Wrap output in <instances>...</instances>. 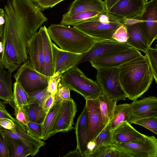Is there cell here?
<instances>
[{
  "label": "cell",
  "instance_id": "8992f818",
  "mask_svg": "<svg viewBox=\"0 0 157 157\" xmlns=\"http://www.w3.org/2000/svg\"><path fill=\"white\" fill-rule=\"evenodd\" d=\"M97 70L96 82L103 94L117 102L125 100L126 96L119 80L117 67L99 68Z\"/></svg>",
  "mask_w": 157,
  "mask_h": 157
},
{
  "label": "cell",
  "instance_id": "e575fe53",
  "mask_svg": "<svg viewBox=\"0 0 157 157\" xmlns=\"http://www.w3.org/2000/svg\"><path fill=\"white\" fill-rule=\"evenodd\" d=\"M29 96V104L37 103L42 106L45 99L51 94L47 88L43 90L28 93Z\"/></svg>",
  "mask_w": 157,
  "mask_h": 157
},
{
  "label": "cell",
  "instance_id": "5b68a950",
  "mask_svg": "<svg viewBox=\"0 0 157 157\" xmlns=\"http://www.w3.org/2000/svg\"><path fill=\"white\" fill-rule=\"evenodd\" d=\"M60 82L80 94L86 100L97 99L103 94L97 82L86 77L76 66L63 74Z\"/></svg>",
  "mask_w": 157,
  "mask_h": 157
},
{
  "label": "cell",
  "instance_id": "ac0fdd59",
  "mask_svg": "<svg viewBox=\"0 0 157 157\" xmlns=\"http://www.w3.org/2000/svg\"><path fill=\"white\" fill-rule=\"evenodd\" d=\"M14 122L16 124V132H13L7 129H2L4 134L20 140L30 148L32 153L31 156H35L45 143L41 140L36 139L28 134L25 127L16 118Z\"/></svg>",
  "mask_w": 157,
  "mask_h": 157
},
{
  "label": "cell",
  "instance_id": "4316f807",
  "mask_svg": "<svg viewBox=\"0 0 157 157\" xmlns=\"http://www.w3.org/2000/svg\"><path fill=\"white\" fill-rule=\"evenodd\" d=\"M103 123L105 127L112 119L117 102L103 94L98 98Z\"/></svg>",
  "mask_w": 157,
  "mask_h": 157
},
{
  "label": "cell",
  "instance_id": "d6a6232c",
  "mask_svg": "<svg viewBox=\"0 0 157 157\" xmlns=\"http://www.w3.org/2000/svg\"><path fill=\"white\" fill-rule=\"evenodd\" d=\"M111 135L112 132L108 124L99 134L94 141L95 144V147L93 151L101 146L112 145L113 142Z\"/></svg>",
  "mask_w": 157,
  "mask_h": 157
},
{
  "label": "cell",
  "instance_id": "7402d4cb",
  "mask_svg": "<svg viewBox=\"0 0 157 157\" xmlns=\"http://www.w3.org/2000/svg\"><path fill=\"white\" fill-rule=\"evenodd\" d=\"M39 31L40 34L42 44L44 58L43 74L51 77L54 74L52 42L45 26L41 27Z\"/></svg>",
  "mask_w": 157,
  "mask_h": 157
},
{
  "label": "cell",
  "instance_id": "f6af8a7d",
  "mask_svg": "<svg viewBox=\"0 0 157 157\" xmlns=\"http://www.w3.org/2000/svg\"><path fill=\"white\" fill-rule=\"evenodd\" d=\"M54 101L55 96L52 94H50L45 100L43 104L42 107L47 113L53 105Z\"/></svg>",
  "mask_w": 157,
  "mask_h": 157
},
{
  "label": "cell",
  "instance_id": "ba28073f",
  "mask_svg": "<svg viewBox=\"0 0 157 157\" xmlns=\"http://www.w3.org/2000/svg\"><path fill=\"white\" fill-rule=\"evenodd\" d=\"M112 147L121 157H157V139L153 136H147L142 142L113 143Z\"/></svg>",
  "mask_w": 157,
  "mask_h": 157
},
{
  "label": "cell",
  "instance_id": "cb8c5ba5",
  "mask_svg": "<svg viewBox=\"0 0 157 157\" xmlns=\"http://www.w3.org/2000/svg\"><path fill=\"white\" fill-rule=\"evenodd\" d=\"M89 11H106L104 2L102 0H75L71 4L68 12L65 14L71 15Z\"/></svg>",
  "mask_w": 157,
  "mask_h": 157
},
{
  "label": "cell",
  "instance_id": "9a60e30c",
  "mask_svg": "<svg viewBox=\"0 0 157 157\" xmlns=\"http://www.w3.org/2000/svg\"><path fill=\"white\" fill-rule=\"evenodd\" d=\"M140 16L135 19H124L123 25L126 27L128 34L126 43L144 52L148 47L141 27Z\"/></svg>",
  "mask_w": 157,
  "mask_h": 157
},
{
  "label": "cell",
  "instance_id": "8d00e7d4",
  "mask_svg": "<svg viewBox=\"0 0 157 157\" xmlns=\"http://www.w3.org/2000/svg\"><path fill=\"white\" fill-rule=\"evenodd\" d=\"M25 128L28 134L36 139L43 140L41 124L29 121Z\"/></svg>",
  "mask_w": 157,
  "mask_h": 157
},
{
  "label": "cell",
  "instance_id": "2e32d148",
  "mask_svg": "<svg viewBox=\"0 0 157 157\" xmlns=\"http://www.w3.org/2000/svg\"><path fill=\"white\" fill-rule=\"evenodd\" d=\"M52 46L54 73L59 72L62 75L70 68L78 64L83 54L64 51L53 43Z\"/></svg>",
  "mask_w": 157,
  "mask_h": 157
},
{
  "label": "cell",
  "instance_id": "7bdbcfd3",
  "mask_svg": "<svg viewBox=\"0 0 157 157\" xmlns=\"http://www.w3.org/2000/svg\"><path fill=\"white\" fill-rule=\"evenodd\" d=\"M57 93L58 96L62 101L67 100L70 98V89L60 82L58 86Z\"/></svg>",
  "mask_w": 157,
  "mask_h": 157
},
{
  "label": "cell",
  "instance_id": "6f0895ef",
  "mask_svg": "<svg viewBox=\"0 0 157 157\" xmlns=\"http://www.w3.org/2000/svg\"></svg>",
  "mask_w": 157,
  "mask_h": 157
},
{
  "label": "cell",
  "instance_id": "4dcf8cb0",
  "mask_svg": "<svg viewBox=\"0 0 157 157\" xmlns=\"http://www.w3.org/2000/svg\"><path fill=\"white\" fill-rule=\"evenodd\" d=\"M13 101L14 107L21 108L29 104V98L28 93L18 82L16 81L13 84Z\"/></svg>",
  "mask_w": 157,
  "mask_h": 157
},
{
  "label": "cell",
  "instance_id": "7a4b0ae2",
  "mask_svg": "<svg viewBox=\"0 0 157 157\" xmlns=\"http://www.w3.org/2000/svg\"><path fill=\"white\" fill-rule=\"evenodd\" d=\"M119 80L127 98L137 99L150 87L153 77L147 56L141 55L117 67Z\"/></svg>",
  "mask_w": 157,
  "mask_h": 157
},
{
  "label": "cell",
  "instance_id": "60d3db41",
  "mask_svg": "<svg viewBox=\"0 0 157 157\" xmlns=\"http://www.w3.org/2000/svg\"><path fill=\"white\" fill-rule=\"evenodd\" d=\"M41 10L52 8L57 4L64 0H32Z\"/></svg>",
  "mask_w": 157,
  "mask_h": 157
},
{
  "label": "cell",
  "instance_id": "f35d334b",
  "mask_svg": "<svg viewBox=\"0 0 157 157\" xmlns=\"http://www.w3.org/2000/svg\"><path fill=\"white\" fill-rule=\"evenodd\" d=\"M62 75L59 72H56L51 77L49 81L48 90L54 96L57 92L58 86L60 82Z\"/></svg>",
  "mask_w": 157,
  "mask_h": 157
},
{
  "label": "cell",
  "instance_id": "f1b7e54d",
  "mask_svg": "<svg viewBox=\"0 0 157 157\" xmlns=\"http://www.w3.org/2000/svg\"><path fill=\"white\" fill-rule=\"evenodd\" d=\"M129 105L128 103L116 105L113 117L108 124L111 132L123 122L128 121Z\"/></svg>",
  "mask_w": 157,
  "mask_h": 157
},
{
  "label": "cell",
  "instance_id": "b9f144b4",
  "mask_svg": "<svg viewBox=\"0 0 157 157\" xmlns=\"http://www.w3.org/2000/svg\"><path fill=\"white\" fill-rule=\"evenodd\" d=\"M0 157H10L8 147L2 129H0Z\"/></svg>",
  "mask_w": 157,
  "mask_h": 157
},
{
  "label": "cell",
  "instance_id": "5bb4252c",
  "mask_svg": "<svg viewBox=\"0 0 157 157\" xmlns=\"http://www.w3.org/2000/svg\"><path fill=\"white\" fill-rule=\"evenodd\" d=\"M88 123V140L94 141L105 128L98 98L86 100Z\"/></svg>",
  "mask_w": 157,
  "mask_h": 157
},
{
  "label": "cell",
  "instance_id": "836d02e7",
  "mask_svg": "<svg viewBox=\"0 0 157 157\" xmlns=\"http://www.w3.org/2000/svg\"><path fill=\"white\" fill-rule=\"evenodd\" d=\"M147 56L152 72L153 78L157 83V49L156 45L155 48L148 47L144 52Z\"/></svg>",
  "mask_w": 157,
  "mask_h": 157
},
{
  "label": "cell",
  "instance_id": "e0dca14e",
  "mask_svg": "<svg viewBox=\"0 0 157 157\" xmlns=\"http://www.w3.org/2000/svg\"><path fill=\"white\" fill-rule=\"evenodd\" d=\"M77 111V105L71 98L62 101L57 121L56 133L67 132L73 129L74 119Z\"/></svg>",
  "mask_w": 157,
  "mask_h": 157
},
{
  "label": "cell",
  "instance_id": "d590c367",
  "mask_svg": "<svg viewBox=\"0 0 157 157\" xmlns=\"http://www.w3.org/2000/svg\"><path fill=\"white\" fill-rule=\"evenodd\" d=\"M132 124L142 126L157 134V116L145 117L135 121Z\"/></svg>",
  "mask_w": 157,
  "mask_h": 157
},
{
  "label": "cell",
  "instance_id": "d4e9b609",
  "mask_svg": "<svg viewBox=\"0 0 157 157\" xmlns=\"http://www.w3.org/2000/svg\"><path fill=\"white\" fill-rule=\"evenodd\" d=\"M11 74L0 64V99L7 103L13 101Z\"/></svg>",
  "mask_w": 157,
  "mask_h": 157
},
{
  "label": "cell",
  "instance_id": "681fc988",
  "mask_svg": "<svg viewBox=\"0 0 157 157\" xmlns=\"http://www.w3.org/2000/svg\"><path fill=\"white\" fill-rule=\"evenodd\" d=\"M116 0H104V3L107 12L115 4Z\"/></svg>",
  "mask_w": 157,
  "mask_h": 157
},
{
  "label": "cell",
  "instance_id": "3957f363",
  "mask_svg": "<svg viewBox=\"0 0 157 157\" xmlns=\"http://www.w3.org/2000/svg\"><path fill=\"white\" fill-rule=\"evenodd\" d=\"M49 36L59 48L64 51L83 54L97 41L101 40L90 36L70 26L53 24L47 28Z\"/></svg>",
  "mask_w": 157,
  "mask_h": 157
},
{
  "label": "cell",
  "instance_id": "1f68e13d",
  "mask_svg": "<svg viewBox=\"0 0 157 157\" xmlns=\"http://www.w3.org/2000/svg\"><path fill=\"white\" fill-rule=\"evenodd\" d=\"M87 157H121V155L111 145L100 147L89 154Z\"/></svg>",
  "mask_w": 157,
  "mask_h": 157
},
{
  "label": "cell",
  "instance_id": "c3c4849f",
  "mask_svg": "<svg viewBox=\"0 0 157 157\" xmlns=\"http://www.w3.org/2000/svg\"><path fill=\"white\" fill-rule=\"evenodd\" d=\"M5 23V20L4 16H0V38L2 41Z\"/></svg>",
  "mask_w": 157,
  "mask_h": 157
},
{
  "label": "cell",
  "instance_id": "816d5d0a",
  "mask_svg": "<svg viewBox=\"0 0 157 157\" xmlns=\"http://www.w3.org/2000/svg\"><path fill=\"white\" fill-rule=\"evenodd\" d=\"M4 16V10L2 9L0 10V16Z\"/></svg>",
  "mask_w": 157,
  "mask_h": 157
},
{
  "label": "cell",
  "instance_id": "7dc6e473",
  "mask_svg": "<svg viewBox=\"0 0 157 157\" xmlns=\"http://www.w3.org/2000/svg\"><path fill=\"white\" fill-rule=\"evenodd\" d=\"M63 157H83L79 150L77 148L73 151L69 152Z\"/></svg>",
  "mask_w": 157,
  "mask_h": 157
},
{
  "label": "cell",
  "instance_id": "db71d44e",
  "mask_svg": "<svg viewBox=\"0 0 157 157\" xmlns=\"http://www.w3.org/2000/svg\"><path fill=\"white\" fill-rule=\"evenodd\" d=\"M2 128V127L0 125V129H1Z\"/></svg>",
  "mask_w": 157,
  "mask_h": 157
},
{
  "label": "cell",
  "instance_id": "484cf974",
  "mask_svg": "<svg viewBox=\"0 0 157 157\" xmlns=\"http://www.w3.org/2000/svg\"><path fill=\"white\" fill-rule=\"evenodd\" d=\"M4 136L8 147L10 157H26L31 155L30 148L20 140L5 135Z\"/></svg>",
  "mask_w": 157,
  "mask_h": 157
},
{
  "label": "cell",
  "instance_id": "44dd1931",
  "mask_svg": "<svg viewBox=\"0 0 157 157\" xmlns=\"http://www.w3.org/2000/svg\"><path fill=\"white\" fill-rule=\"evenodd\" d=\"M27 50L30 63L36 70L43 74L44 58L42 39L39 31L28 41Z\"/></svg>",
  "mask_w": 157,
  "mask_h": 157
},
{
  "label": "cell",
  "instance_id": "277c9868",
  "mask_svg": "<svg viewBox=\"0 0 157 157\" xmlns=\"http://www.w3.org/2000/svg\"><path fill=\"white\" fill-rule=\"evenodd\" d=\"M124 21L111 15L106 11L73 27L97 39L114 40L112 38L113 34L123 25Z\"/></svg>",
  "mask_w": 157,
  "mask_h": 157
},
{
  "label": "cell",
  "instance_id": "603a6c76",
  "mask_svg": "<svg viewBox=\"0 0 157 157\" xmlns=\"http://www.w3.org/2000/svg\"><path fill=\"white\" fill-rule=\"evenodd\" d=\"M76 147L84 156L88 140V123L87 109L85 105L82 111L78 116L75 126Z\"/></svg>",
  "mask_w": 157,
  "mask_h": 157
},
{
  "label": "cell",
  "instance_id": "ee69618b",
  "mask_svg": "<svg viewBox=\"0 0 157 157\" xmlns=\"http://www.w3.org/2000/svg\"><path fill=\"white\" fill-rule=\"evenodd\" d=\"M0 125L4 129L15 132L16 124L12 119L7 118H0Z\"/></svg>",
  "mask_w": 157,
  "mask_h": 157
},
{
  "label": "cell",
  "instance_id": "f5cc1de1",
  "mask_svg": "<svg viewBox=\"0 0 157 157\" xmlns=\"http://www.w3.org/2000/svg\"><path fill=\"white\" fill-rule=\"evenodd\" d=\"M119 0H116L115 3H116Z\"/></svg>",
  "mask_w": 157,
  "mask_h": 157
},
{
  "label": "cell",
  "instance_id": "30bf717a",
  "mask_svg": "<svg viewBox=\"0 0 157 157\" xmlns=\"http://www.w3.org/2000/svg\"><path fill=\"white\" fill-rule=\"evenodd\" d=\"M141 25L148 47L157 38V0L146 2L141 15Z\"/></svg>",
  "mask_w": 157,
  "mask_h": 157
},
{
  "label": "cell",
  "instance_id": "f546056e",
  "mask_svg": "<svg viewBox=\"0 0 157 157\" xmlns=\"http://www.w3.org/2000/svg\"><path fill=\"white\" fill-rule=\"evenodd\" d=\"M29 121L42 124L47 113L37 103H31L24 107Z\"/></svg>",
  "mask_w": 157,
  "mask_h": 157
},
{
  "label": "cell",
  "instance_id": "d6986e66",
  "mask_svg": "<svg viewBox=\"0 0 157 157\" xmlns=\"http://www.w3.org/2000/svg\"><path fill=\"white\" fill-rule=\"evenodd\" d=\"M147 136L138 132L125 121L112 132L111 138L113 143L142 142L145 141Z\"/></svg>",
  "mask_w": 157,
  "mask_h": 157
},
{
  "label": "cell",
  "instance_id": "8fae6325",
  "mask_svg": "<svg viewBox=\"0 0 157 157\" xmlns=\"http://www.w3.org/2000/svg\"><path fill=\"white\" fill-rule=\"evenodd\" d=\"M153 116H157V98L149 96L137 99L129 104L128 122L130 124L139 119Z\"/></svg>",
  "mask_w": 157,
  "mask_h": 157
},
{
  "label": "cell",
  "instance_id": "f907efd6",
  "mask_svg": "<svg viewBox=\"0 0 157 157\" xmlns=\"http://www.w3.org/2000/svg\"><path fill=\"white\" fill-rule=\"evenodd\" d=\"M3 50L2 41L0 38V61H1Z\"/></svg>",
  "mask_w": 157,
  "mask_h": 157
},
{
  "label": "cell",
  "instance_id": "4fadbf2b",
  "mask_svg": "<svg viewBox=\"0 0 157 157\" xmlns=\"http://www.w3.org/2000/svg\"><path fill=\"white\" fill-rule=\"evenodd\" d=\"M131 47L126 43L114 40H101L96 41L86 52L83 54L78 64L90 61L110 52Z\"/></svg>",
  "mask_w": 157,
  "mask_h": 157
},
{
  "label": "cell",
  "instance_id": "7c38bea8",
  "mask_svg": "<svg viewBox=\"0 0 157 157\" xmlns=\"http://www.w3.org/2000/svg\"><path fill=\"white\" fill-rule=\"evenodd\" d=\"M146 2L144 0H120L107 12L111 15L122 19H135L143 13Z\"/></svg>",
  "mask_w": 157,
  "mask_h": 157
},
{
  "label": "cell",
  "instance_id": "6da1fadb",
  "mask_svg": "<svg viewBox=\"0 0 157 157\" xmlns=\"http://www.w3.org/2000/svg\"><path fill=\"white\" fill-rule=\"evenodd\" d=\"M4 17L0 64L12 74L29 60L28 42L48 19L32 0H8Z\"/></svg>",
  "mask_w": 157,
  "mask_h": 157
},
{
  "label": "cell",
  "instance_id": "83f0119b",
  "mask_svg": "<svg viewBox=\"0 0 157 157\" xmlns=\"http://www.w3.org/2000/svg\"><path fill=\"white\" fill-rule=\"evenodd\" d=\"M102 12H103L89 11L79 12L71 15H67L64 14L63 16L60 24L66 26H73L96 16Z\"/></svg>",
  "mask_w": 157,
  "mask_h": 157
},
{
  "label": "cell",
  "instance_id": "11a10c76",
  "mask_svg": "<svg viewBox=\"0 0 157 157\" xmlns=\"http://www.w3.org/2000/svg\"><path fill=\"white\" fill-rule=\"evenodd\" d=\"M146 2H147L148 0H144Z\"/></svg>",
  "mask_w": 157,
  "mask_h": 157
},
{
  "label": "cell",
  "instance_id": "9c48e42d",
  "mask_svg": "<svg viewBox=\"0 0 157 157\" xmlns=\"http://www.w3.org/2000/svg\"><path fill=\"white\" fill-rule=\"evenodd\" d=\"M141 55L139 50L131 47L127 49L110 52L90 62L91 66L96 69L118 67Z\"/></svg>",
  "mask_w": 157,
  "mask_h": 157
},
{
  "label": "cell",
  "instance_id": "ffe728a7",
  "mask_svg": "<svg viewBox=\"0 0 157 157\" xmlns=\"http://www.w3.org/2000/svg\"><path fill=\"white\" fill-rule=\"evenodd\" d=\"M62 101L57 93L55 95L54 102L47 112L42 124L43 140H47L56 134V129Z\"/></svg>",
  "mask_w": 157,
  "mask_h": 157
},
{
  "label": "cell",
  "instance_id": "ab89813d",
  "mask_svg": "<svg viewBox=\"0 0 157 157\" xmlns=\"http://www.w3.org/2000/svg\"><path fill=\"white\" fill-rule=\"evenodd\" d=\"M14 108V115L16 119L25 127L29 121L25 109L24 107Z\"/></svg>",
  "mask_w": 157,
  "mask_h": 157
},
{
  "label": "cell",
  "instance_id": "9f6ffc18",
  "mask_svg": "<svg viewBox=\"0 0 157 157\" xmlns=\"http://www.w3.org/2000/svg\"><path fill=\"white\" fill-rule=\"evenodd\" d=\"M2 9H1V8H0V10H1Z\"/></svg>",
  "mask_w": 157,
  "mask_h": 157
},
{
  "label": "cell",
  "instance_id": "52a82bcc",
  "mask_svg": "<svg viewBox=\"0 0 157 157\" xmlns=\"http://www.w3.org/2000/svg\"><path fill=\"white\" fill-rule=\"evenodd\" d=\"M13 76L27 93L47 88L51 77L36 70L29 60L19 67Z\"/></svg>",
  "mask_w": 157,
  "mask_h": 157
},
{
  "label": "cell",
  "instance_id": "74e56055",
  "mask_svg": "<svg viewBox=\"0 0 157 157\" xmlns=\"http://www.w3.org/2000/svg\"><path fill=\"white\" fill-rule=\"evenodd\" d=\"M112 38L120 43H126L128 38V34L126 28L124 25L115 30L112 36Z\"/></svg>",
  "mask_w": 157,
  "mask_h": 157
},
{
  "label": "cell",
  "instance_id": "bcb514c9",
  "mask_svg": "<svg viewBox=\"0 0 157 157\" xmlns=\"http://www.w3.org/2000/svg\"><path fill=\"white\" fill-rule=\"evenodd\" d=\"M3 117L10 118L14 121L15 120L6 109L5 103L0 100V118Z\"/></svg>",
  "mask_w": 157,
  "mask_h": 157
}]
</instances>
